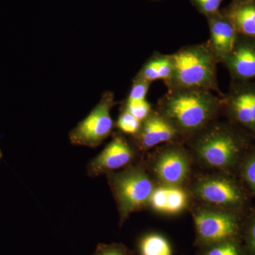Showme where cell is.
Segmentation results:
<instances>
[{"instance_id": "26", "label": "cell", "mask_w": 255, "mask_h": 255, "mask_svg": "<svg viewBox=\"0 0 255 255\" xmlns=\"http://www.w3.org/2000/svg\"><path fill=\"white\" fill-rule=\"evenodd\" d=\"M244 174L247 182L255 191V156L246 164Z\"/></svg>"}, {"instance_id": "2", "label": "cell", "mask_w": 255, "mask_h": 255, "mask_svg": "<svg viewBox=\"0 0 255 255\" xmlns=\"http://www.w3.org/2000/svg\"><path fill=\"white\" fill-rule=\"evenodd\" d=\"M169 56L172 73L170 78L164 82L168 90L203 89L222 97L217 80L219 63L207 42L182 47Z\"/></svg>"}, {"instance_id": "23", "label": "cell", "mask_w": 255, "mask_h": 255, "mask_svg": "<svg viewBox=\"0 0 255 255\" xmlns=\"http://www.w3.org/2000/svg\"><path fill=\"white\" fill-rule=\"evenodd\" d=\"M193 1L201 12L211 16L218 12L222 0H193Z\"/></svg>"}, {"instance_id": "27", "label": "cell", "mask_w": 255, "mask_h": 255, "mask_svg": "<svg viewBox=\"0 0 255 255\" xmlns=\"http://www.w3.org/2000/svg\"><path fill=\"white\" fill-rule=\"evenodd\" d=\"M251 234L252 247L255 252V223L252 226Z\"/></svg>"}, {"instance_id": "14", "label": "cell", "mask_w": 255, "mask_h": 255, "mask_svg": "<svg viewBox=\"0 0 255 255\" xmlns=\"http://www.w3.org/2000/svg\"><path fill=\"white\" fill-rule=\"evenodd\" d=\"M238 34L255 38V5L243 4L233 7L226 15Z\"/></svg>"}, {"instance_id": "7", "label": "cell", "mask_w": 255, "mask_h": 255, "mask_svg": "<svg viewBox=\"0 0 255 255\" xmlns=\"http://www.w3.org/2000/svg\"><path fill=\"white\" fill-rule=\"evenodd\" d=\"M195 224L199 236L210 243L223 241L237 230L236 218L227 213L199 211L195 216Z\"/></svg>"}, {"instance_id": "10", "label": "cell", "mask_w": 255, "mask_h": 255, "mask_svg": "<svg viewBox=\"0 0 255 255\" xmlns=\"http://www.w3.org/2000/svg\"><path fill=\"white\" fill-rule=\"evenodd\" d=\"M233 78L246 80L255 78V43L240 40L238 34L232 51L223 60Z\"/></svg>"}, {"instance_id": "15", "label": "cell", "mask_w": 255, "mask_h": 255, "mask_svg": "<svg viewBox=\"0 0 255 255\" xmlns=\"http://www.w3.org/2000/svg\"><path fill=\"white\" fill-rule=\"evenodd\" d=\"M140 251L141 255H172L168 242L157 234L145 236L140 242Z\"/></svg>"}, {"instance_id": "3", "label": "cell", "mask_w": 255, "mask_h": 255, "mask_svg": "<svg viewBox=\"0 0 255 255\" xmlns=\"http://www.w3.org/2000/svg\"><path fill=\"white\" fill-rule=\"evenodd\" d=\"M110 182L123 219L147 204L154 190L152 181L140 168L112 176Z\"/></svg>"}, {"instance_id": "6", "label": "cell", "mask_w": 255, "mask_h": 255, "mask_svg": "<svg viewBox=\"0 0 255 255\" xmlns=\"http://www.w3.org/2000/svg\"><path fill=\"white\" fill-rule=\"evenodd\" d=\"M134 157V152L127 140L121 136L114 137L87 167L88 175L97 177L125 167Z\"/></svg>"}, {"instance_id": "13", "label": "cell", "mask_w": 255, "mask_h": 255, "mask_svg": "<svg viewBox=\"0 0 255 255\" xmlns=\"http://www.w3.org/2000/svg\"><path fill=\"white\" fill-rule=\"evenodd\" d=\"M196 192L203 200L216 205H233L240 201L241 194L237 187L223 179H209L198 184Z\"/></svg>"}, {"instance_id": "1", "label": "cell", "mask_w": 255, "mask_h": 255, "mask_svg": "<svg viewBox=\"0 0 255 255\" xmlns=\"http://www.w3.org/2000/svg\"><path fill=\"white\" fill-rule=\"evenodd\" d=\"M159 112L179 131L199 132L209 125L222 106L220 96L203 89L168 90L159 102Z\"/></svg>"}, {"instance_id": "5", "label": "cell", "mask_w": 255, "mask_h": 255, "mask_svg": "<svg viewBox=\"0 0 255 255\" xmlns=\"http://www.w3.org/2000/svg\"><path fill=\"white\" fill-rule=\"evenodd\" d=\"M205 130L196 140L197 155L211 167L229 165L239 152L237 139L228 129L219 126Z\"/></svg>"}, {"instance_id": "18", "label": "cell", "mask_w": 255, "mask_h": 255, "mask_svg": "<svg viewBox=\"0 0 255 255\" xmlns=\"http://www.w3.org/2000/svg\"><path fill=\"white\" fill-rule=\"evenodd\" d=\"M125 110L140 122L145 120L152 112L150 104L147 100H127Z\"/></svg>"}, {"instance_id": "11", "label": "cell", "mask_w": 255, "mask_h": 255, "mask_svg": "<svg viewBox=\"0 0 255 255\" xmlns=\"http://www.w3.org/2000/svg\"><path fill=\"white\" fill-rule=\"evenodd\" d=\"M155 170L159 179L167 185H178L185 180L189 172L187 157L177 149L164 151L156 162Z\"/></svg>"}, {"instance_id": "24", "label": "cell", "mask_w": 255, "mask_h": 255, "mask_svg": "<svg viewBox=\"0 0 255 255\" xmlns=\"http://www.w3.org/2000/svg\"><path fill=\"white\" fill-rule=\"evenodd\" d=\"M206 255H241L237 247L233 243H225L214 247Z\"/></svg>"}, {"instance_id": "9", "label": "cell", "mask_w": 255, "mask_h": 255, "mask_svg": "<svg viewBox=\"0 0 255 255\" xmlns=\"http://www.w3.org/2000/svg\"><path fill=\"white\" fill-rule=\"evenodd\" d=\"M210 16L208 45L218 63H222L234 48L238 33L226 16L217 12Z\"/></svg>"}, {"instance_id": "4", "label": "cell", "mask_w": 255, "mask_h": 255, "mask_svg": "<svg viewBox=\"0 0 255 255\" xmlns=\"http://www.w3.org/2000/svg\"><path fill=\"white\" fill-rule=\"evenodd\" d=\"M116 105L112 92H106L98 105L69 133L70 142L75 145L96 147L112 131L114 122L111 110Z\"/></svg>"}, {"instance_id": "19", "label": "cell", "mask_w": 255, "mask_h": 255, "mask_svg": "<svg viewBox=\"0 0 255 255\" xmlns=\"http://www.w3.org/2000/svg\"><path fill=\"white\" fill-rule=\"evenodd\" d=\"M136 76L143 79L150 83L159 80L158 70H157V53H155L150 59L144 64Z\"/></svg>"}, {"instance_id": "22", "label": "cell", "mask_w": 255, "mask_h": 255, "mask_svg": "<svg viewBox=\"0 0 255 255\" xmlns=\"http://www.w3.org/2000/svg\"><path fill=\"white\" fill-rule=\"evenodd\" d=\"M166 197H167V187H159L154 189L149 201L155 211L164 213Z\"/></svg>"}, {"instance_id": "12", "label": "cell", "mask_w": 255, "mask_h": 255, "mask_svg": "<svg viewBox=\"0 0 255 255\" xmlns=\"http://www.w3.org/2000/svg\"><path fill=\"white\" fill-rule=\"evenodd\" d=\"M222 105L238 123L255 130V87L236 90L222 100Z\"/></svg>"}, {"instance_id": "25", "label": "cell", "mask_w": 255, "mask_h": 255, "mask_svg": "<svg viewBox=\"0 0 255 255\" xmlns=\"http://www.w3.org/2000/svg\"><path fill=\"white\" fill-rule=\"evenodd\" d=\"M94 255H126L125 251L119 246L102 245L96 250Z\"/></svg>"}, {"instance_id": "17", "label": "cell", "mask_w": 255, "mask_h": 255, "mask_svg": "<svg viewBox=\"0 0 255 255\" xmlns=\"http://www.w3.org/2000/svg\"><path fill=\"white\" fill-rule=\"evenodd\" d=\"M142 122L134 117L127 110H124L117 122V127L125 133L135 135L140 130Z\"/></svg>"}, {"instance_id": "16", "label": "cell", "mask_w": 255, "mask_h": 255, "mask_svg": "<svg viewBox=\"0 0 255 255\" xmlns=\"http://www.w3.org/2000/svg\"><path fill=\"white\" fill-rule=\"evenodd\" d=\"M187 196L185 191L175 186L167 187L166 197V214H174L180 212L187 205Z\"/></svg>"}, {"instance_id": "8", "label": "cell", "mask_w": 255, "mask_h": 255, "mask_svg": "<svg viewBox=\"0 0 255 255\" xmlns=\"http://www.w3.org/2000/svg\"><path fill=\"white\" fill-rule=\"evenodd\" d=\"M179 130L171 121L160 112H151L142 121L141 127L135 135L139 145L144 149L172 141L177 137Z\"/></svg>"}, {"instance_id": "20", "label": "cell", "mask_w": 255, "mask_h": 255, "mask_svg": "<svg viewBox=\"0 0 255 255\" xmlns=\"http://www.w3.org/2000/svg\"><path fill=\"white\" fill-rule=\"evenodd\" d=\"M150 84V82L135 76L127 100H145Z\"/></svg>"}, {"instance_id": "21", "label": "cell", "mask_w": 255, "mask_h": 255, "mask_svg": "<svg viewBox=\"0 0 255 255\" xmlns=\"http://www.w3.org/2000/svg\"><path fill=\"white\" fill-rule=\"evenodd\" d=\"M157 53V70L159 80H163L164 82L167 81L172 73V63L170 56L169 55Z\"/></svg>"}]
</instances>
